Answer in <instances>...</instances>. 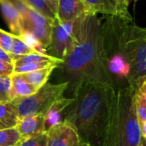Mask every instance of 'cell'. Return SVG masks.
<instances>
[{
    "label": "cell",
    "mask_w": 146,
    "mask_h": 146,
    "mask_svg": "<svg viewBox=\"0 0 146 146\" xmlns=\"http://www.w3.org/2000/svg\"><path fill=\"white\" fill-rule=\"evenodd\" d=\"M75 43L57 66L59 83H68L67 90L74 92L88 82L112 84L107 71L102 39L101 22L97 15L85 12L74 21Z\"/></svg>",
    "instance_id": "6da1fadb"
},
{
    "label": "cell",
    "mask_w": 146,
    "mask_h": 146,
    "mask_svg": "<svg viewBox=\"0 0 146 146\" xmlns=\"http://www.w3.org/2000/svg\"><path fill=\"white\" fill-rule=\"evenodd\" d=\"M114 96L111 85L98 82L85 83L74 92L62 121L74 128L80 145L105 146Z\"/></svg>",
    "instance_id": "7a4b0ae2"
},
{
    "label": "cell",
    "mask_w": 146,
    "mask_h": 146,
    "mask_svg": "<svg viewBox=\"0 0 146 146\" xmlns=\"http://www.w3.org/2000/svg\"><path fill=\"white\" fill-rule=\"evenodd\" d=\"M133 22V15H105L101 22L106 67L115 89L129 86L131 69L127 57V40Z\"/></svg>",
    "instance_id": "3957f363"
},
{
    "label": "cell",
    "mask_w": 146,
    "mask_h": 146,
    "mask_svg": "<svg viewBox=\"0 0 146 146\" xmlns=\"http://www.w3.org/2000/svg\"><path fill=\"white\" fill-rule=\"evenodd\" d=\"M134 91L130 86L115 89L105 146H138L142 134L139 125Z\"/></svg>",
    "instance_id": "277c9868"
},
{
    "label": "cell",
    "mask_w": 146,
    "mask_h": 146,
    "mask_svg": "<svg viewBox=\"0 0 146 146\" xmlns=\"http://www.w3.org/2000/svg\"><path fill=\"white\" fill-rule=\"evenodd\" d=\"M68 83H46L34 94L11 101L19 120L33 115H44L52 104L63 96Z\"/></svg>",
    "instance_id": "5b68a950"
},
{
    "label": "cell",
    "mask_w": 146,
    "mask_h": 146,
    "mask_svg": "<svg viewBox=\"0 0 146 146\" xmlns=\"http://www.w3.org/2000/svg\"><path fill=\"white\" fill-rule=\"evenodd\" d=\"M16 6L21 15V35H30L46 52L50 40L53 20L27 8L21 3Z\"/></svg>",
    "instance_id": "8992f818"
},
{
    "label": "cell",
    "mask_w": 146,
    "mask_h": 146,
    "mask_svg": "<svg viewBox=\"0 0 146 146\" xmlns=\"http://www.w3.org/2000/svg\"><path fill=\"white\" fill-rule=\"evenodd\" d=\"M74 21L61 22L56 17L53 20L47 55L62 61L68 54L75 43Z\"/></svg>",
    "instance_id": "52a82bcc"
},
{
    "label": "cell",
    "mask_w": 146,
    "mask_h": 146,
    "mask_svg": "<svg viewBox=\"0 0 146 146\" xmlns=\"http://www.w3.org/2000/svg\"><path fill=\"white\" fill-rule=\"evenodd\" d=\"M86 12L105 15L132 16L128 11L129 4L125 0H83Z\"/></svg>",
    "instance_id": "ba28073f"
},
{
    "label": "cell",
    "mask_w": 146,
    "mask_h": 146,
    "mask_svg": "<svg viewBox=\"0 0 146 146\" xmlns=\"http://www.w3.org/2000/svg\"><path fill=\"white\" fill-rule=\"evenodd\" d=\"M46 133V146H80V145L75 131L65 121L52 126Z\"/></svg>",
    "instance_id": "9c48e42d"
},
{
    "label": "cell",
    "mask_w": 146,
    "mask_h": 146,
    "mask_svg": "<svg viewBox=\"0 0 146 146\" xmlns=\"http://www.w3.org/2000/svg\"><path fill=\"white\" fill-rule=\"evenodd\" d=\"M86 11L81 0H58L56 17L61 22H72Z\"/></svg>",
    "instance_id": "30bf717a"
},
{
    "label": "cell",
    "mask_w": 146,
    "mask_h": 146,
    "mask_svg": "<svg viewBox=\"0 0 146 146\" xmlns=\"http://www.w3.org/2000/svg\"><path fill=\"white\" fill-rule=\"evenodd\" d=\"M21 139L31 138L44 133V115L27 116L19 120L15 126Z\"/></svg>",
    "instance_id": "8fae6325"
},
{
    "label": "cell",
    "mask_w": 146,
    "mask_h": 146,
    "mask_svg": "<svg viewBox=\"0 0 146 146\" xmlns=\"http://www.w3.org/2000/svg\"><path fill=\"white\" fill-rule=\"evenodd\" d=\"M0 8L3 18L15 36H21V15L16 5L10 0H0Z\"/></svg>",
    "instance_id": "7c38bea8"
},
{
    "label": "cell",
    "mask_w": 146,
    "mask_h": 146,
    "mask_svg": "<svg viewBox=\"0 0 146 146\" xmlns=\"http://www.w3.org/2000/svg\"><path fill=\"white\" fill-rule=\"evenodd\" d=\"M73 101H74L73 97L67 98L62 96L52 104V106L44 114L45 133L48 132L52 126L62 122L61 120L62 114L73 102Z\"/></svg>",
    "instance_id": "4fadbf2b"
},
{
    "label": "cell",
    "mask_w": 146,
    "mask_h": 146,
    "mask_svg": "<svg viewBox=\"0 0 146 146\" xmlns=\"http://www.w3.org/2000/svg\"><path fill=\"white\" fill-rule=\"evenodd\" d=\"M11 88H10V100L13 101L17 98H25L34 94L38 89L28 83L21 74L13 73L10 76Z\"/></svg>",
    "instance_id": "5bb4252c"
},
{
    "label": "cell",
    "mask_w": 146,
    "mask_h": 146,
    "mask_svg": "<svg viewBox=\"0 0 146 146\" xmlns=\"http://www.w3.org/2000/svg\"><path fill=\"white\" fill-rule=\"evenodd\" d=\"M135 110L142 138L146 139V82L134 93Z\"/></svg>",
    "instance_id": "9a60e30c"
},
{
    "label": "cell",
    "mask_w": 146,
    "mask_h": 146,
    "mask_svg": "<svg viewBox=\"0 0 146 146\" xmlns=\"http://www.w3.org/2000/svg\"><path fill=\"white\" fill-rule=\"evenodd\" d=\"M18 122L19 118L12 102L0 103V130L14 128Z\"/></svg>",
    "instance_id": "2e32d148"
},
{
    "label": "cell",
    "mask_w": 146,
    "mask_h": 146,
    "mask_svg": "<svg viewBox=\"0 0 146 146\" xmlns=\"http://www.w3.org/2000/svg\"><path fill=\"white\" fill-rule=\"evenodd\" d=\"M56 68V66H51L27 73H23L21 75L28 83L38 89L40 87H42L44 83H47V80L49 79L50 74Z\"/></svg>",
    "instance_id": "e0dca14e"
},
{
    "label": "cell",
    "mask_w": 146,
    "mask_h": 146,
    "mask_svg": "<svg viewBox=\"0 0 146 146\" xmlns=\"http://www.w3.org/2000/svg\"><path fill=\"white\" fill-rule=\"evenodd\" d=\"M21 4L33 9L34 11L44 15L45 17L54 20L56 18L55 13L50 9L45 0H17Z\"/></svg>",
    "instance_id": "ac0fdd59"
},
{
    "label": "cell",
    "mask_w": 146,
    "mask_h": 146,
    "mask_svg": "<svg viewBox=\"0 0 146 146\" xmlns=\"http://www.w3.org/2000/svg\"><path fill=\"white\" fill-rule=\"evenodd\" d=\"M36 52L31 46H29L21 37L15 36L13 37V44H12V50L9 53V56L14 62L15 60L20 59L21 57Z\"/></svg>",
    "instance_id": "d6986e66"
},
{
    "label": "cell",
    "mask_w": 146,
    "mask_h": 146,
    "mask_svg": "<svg viewBox=\"0 0 146 146\" xmlns=\"http://www.w3.org/2000/svg\"><path fill=\"white\" fill-rule=\"evenodd\" d=\"M42 62H62L61 60L56 59L45 53H41L38 52H34L27 55H24L21 57L20 59L15 60L13 62L14 66H18L25 64H30V63H42Z\"/></svg>",
    "instance_id": "ffe728a7"
},
{
    "label": "cell",
    "mask_w": 146,
    "mask_h": 146,
    "mask_svg": "<svg viewBox=\"0 0 146 146\" xmlns=\"http://www.w3.org/2000/svg\"><path fill=\"white\" fill-rule=\"evenodd\" d=\"M62 62H42V63H30V64H25L18 66H14V73L16 74H23L27 73L51 66L57 67Z\"/></svg>",
    "instance_id": "44dd1931"
},
{
    "label": "cell",
    "mask_w": 146,
    "mask_h": 146,
    "mask_svg": "<svg viewBox=\"0 0 146 146\" xmlns=\"http://www.w3.org/2000/svg\"><path fill=\"white\" fill-rule=\"evenodd\" d=\"M21 140L15 127L0 130V146H15Z\"/></svg>",
    "instance_id": "7402d4cb"
},
{
    "label": "cell",
    "mask_w": 146,
    "mask_h": 146,
    "mask_svg": "<svg viewBox=\"0 0 146 146\" xmlns=\"http://www.w3.org/2000/svg\"><path fill=\"white\" fill-rule=\"evenodd\" d=\"M47 133L44 132L41 134L21 139L15 146H46Z\"/></svg>",
    "instance_id": "603a6c76"
},
{
    "label": "cell",
    "mask_w": 146,
    "mask_h": 146,
    "mask_svg": "<svg viewBox=\"0 0 146 146\" xmlns=\"http://www.w3.org/2000/svg\"><path fill=\"white\" fill-rule=\"evenodd\" d=\"M10 77H0V103L11 102L10 100Z\"/></svg>",
    "instance_id": "cb8c5ba5"
},
{
    "label": "cell",
    "mask_w": 146,
    "mask_h": 146,
    "mask_svg": "<svg viewBox=\"0 0 146 146\" xmlns=\"http://www.w3.org/2000/svg\"><path fill=\"white\" fill-rule=\"evenodd\" d=\"M14 35L0 28V47L9 54L12 50Z\"/></svg>",
    "instance_id": "d4e9b609"
},
{
    "label": "cell",
    "mask_w": 146,
    "mask_h": 146,
    "mask_svg": "<svg viewBox=\"0 0 146 146\" xmlns=\"http://www.w3.org/2000/svg\"><path fill=\"white\" fill-rule=\"evenodd\" d=\"M14 73V64L0 60V77H10Z\"/></svg>",
    "instance_id": "484cf974"
},
{
    "label": "cell",
    "mask_w": 146,
    "mask_h": 146,
    "mask_svg": "<svg viewBox=\"0 0 146 146\" xmlns=\"http://www.w3.org/2000/svg\"><path fill=\"white\" fill-rule=\"evenodd\" d=\"M0 60L7 62V63H13L9 54L6 52L5 51H3L1 47H0Z\"/></svg>",
    "instance_id": "4316f807"
},
{
    "label": "cell",
    "mask_w": 146,
    "mask_h": 146,
    "mask_svg": "<svg viewBox=\"0 0 146 146\" xmlns=\"http://www.w3.org/2000/svg\"><path fill=\"white\" fill-rule=\"evenodd\" d=\"M45 2L47 3V4L49 5V7L50 8V9L55 13L56 15V7H57V2L58 0H45Z\"/></svg>",
    "instance_id": "83f0119b"
},
{
    "label": "cell",
    "mask_w": 146,
    "mask_h": 146,
    "mask_svg": "<svg viewBox=\"0 0 146 146\" xmlns=\"http://www.w3.org/2000/svg\"><path fill=\"white\" fill-rule=\"evenodd\" d=\"M138 146H146V139L142 138L140 142H139V144L138 145Z\"/></svg>",
    "instance_id": "f1b7e54d"
},
{
    "label": "cell",
    "mask_w": 146,
    "mask_h": 146,
    "mask_svg": "<svg viewBox=\"0 0 146 146\" xmlns=\"http://www.w3.org/2000/svg\"><path fill=\"white\" fill-rule=\"evenodd\" d=\"M125 1H126V2H127L128 4H129V3H130V2H132V1H133V2H137L138 0H125Z\"/></svg>",
    "instance_id": "f546056e"
},
{
    "label": "cell",
    "mask_w": 146,
    "mask_h": 146,
    "mask_svg": "<svg viewBox=\"0 0 146 146\" xmlns=\"http://www.w3.org/2000/svg\"><path fill=\"white\" fill-rule=\"evenodd\" d=\"M80 146H86V145H80Z\"/></svg>",
    "instance_id": "4dcf8cb0"
},
{
    "label": "cell",
    "mask_w": 146,
    "mask_h": 146,
    "mask_svg": "<svg viewBox=\"0 0 146 146\" xmlns=\"http://www.w3.org/2000/svg\"><path fill=\"white\" fill-rule=\"evenodd\" d=\"M81 1H83V0H81Z\"/></svg>",
    "instance_id": "1f68e13d"
}]
</instances>
